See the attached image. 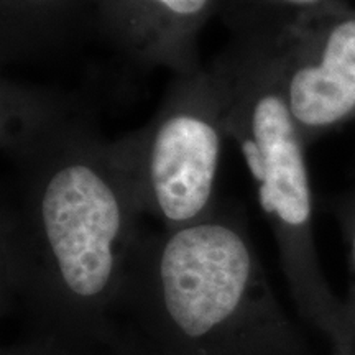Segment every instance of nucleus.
<instances>
[{
  "mask_svg": "<svg viewBox=\"0 0 355 355\" xmlns=\"http://www.w3.org/2000/svg\"><path fill=\"white\" fill-rule=\"evenodd\" d=\"M92 12L94 0H0L2 60L7 63L55 46L92 20Z\"/></svg>",
  "mask_w": 355,
  "mask_h": 355,
  "instance_id": "obj_7",
  "label": "nucleus"
},
{
  "mask_svg": "<svg viewBox=\"0 0 355 355\" xmlns=\"http://www.w3.org/2000/svg\"><path fill=\"white\" fill-rule=\"evenodd\" d=\"M227 139L209 68L175 76L144 127L110 141L141 214L163 229L204 219L217 207L222 145Z\"/></svg>",
  "mask_w": 355,
  "mask_h": 355,
  "instance_id": "obj_4",
  "label": "nucleus"
},
{
  "mask_svg": "<svg viewBox=\"0 0 355 355\" xmlns=\"http://www.w3.org/2000/svg\"><path fill=\"white\" fill-rule=\"evenodd\" d=\"M263 43L306 146L355 119V7L344 0L265 32Z\"/></svg>",
  "mask_w": 355,
  "mask_h": 355,
  "instance_id": "obj_5",
  "label": "nucleus"
},
{
  "mask_svg": "<svg viewBox=\"0 0 355 355\" xmlns=\"http://www.w3.org/2000/svg\"><path fill=\"white\" fill-rule=\"evenodd\" d=\"M105 350L107 355H165L123 321H119L114 334L105 344Z\"/></svg>",
  "mask_w": 355,
  "mask_h": 355,
  "instance_id": "obj_10",
  "label": "nucleus"
},
{
  "mask_svg": "<svg viewBox=\"0 0 355 355\" xmlns=\"http://www.w3.org/2000/svg\"><path fill=\"white\" fill-rule=\"evenodd\" d=\"M119 321L165 355H311L230 206L133 243Z\"/></svg>",
  "mask_w": 355,
  "mask_h": 355,
  "instance_id": "obj_2",
  "label": "nucleus"
},
{
  "mask_svg": "<svg viewBox=\"0 0 355 355\" xmlns=\"http://www.w3.org/2000/svg\"><path fill=\"white\" fill-rule=\"evenodd\" d=\"M331 2L339 0H217V13L235 37L272 30Z\"/></svg>",
  "mask_w": 355,
  "mask_h": 355,
  "instance_id": "obj_8",
  "label": "nucleus"
},
{
  "mask_svg": "<svg viewBox=\"0 0 355 355\" xmlns=\"http://www.w3.org/2000/svg\"><path fill=\"white\" fill-rule=\"evenodd\" d=\"M2 355H107L105 347H86L60 337L26 331V336L6 345Z\"/></svg>",
  "mask_w": 355,
  "mask_h": 355,
  "instance_id": "obj_9",
  "label": "nucleus"
},
{
  "mask_svg": "<svg viewBox=\"0 0 355 355\" xmlns=\"http://www.w3.org/2000/svg\"><path fill=\"white\" fill-rule=\"evenodd\" d=\"M350 355H355V352H354V354H350Z\"/></svg>",
  "mask_w": 355,
  "mask_h": 355,
  "instance_id": "obj_13",
  "label": "nucleus"
},
{
  "mask_svg": "<svg viewBox=\"0 0 355 355\" xmlns=\"http://www.w3.org/2000/svg\"><path fill=\"white\" fill-rule=\"evenodd\" d=\"M217 0H94L92 21L137 64L199 73L198 38Z\"/></svg>",
  "mask_w": 355,
  "mask_h": 355,
  "instance_id": "obj_6",
  "label": "nucleus"
},
{
  "mask_svg": "<svg viewBox=\"0 0 355 355\" xmlns=\"http://www.w3.org/2000/svg\"><path fill=\"white\" fill-rule=\"evenodd\" d=\"M334 214L343 229L345 243L349 247L350 263H352L355 273V189L336 202Z\"/></svg>",
  "mask_w": 355,
  "mask_h": 355,
  "instance_id": "obj_11",
  "label": "nucleus"
},
{
  "mask_svg": "<svg viewBox=\"0 0 355 355\" xmlns=\"http://www.w3.org/2000/svg\"><path fill=\"white\" fill-rule=\"evenodd\" d=\"M209 71L225 135L250 173L300 318L326 337L332 355L355 352L344 301L336 298L319 263L306 144L279 91L268 51L254 37H234Z\"/></svg>",
  "mask_w": 355,
  "mask_h": 355,
  "instance_id": "obj_3",
  "label": "nucleus"
},
{
  "mask_svg": "<svg viewBox=\"0 0 355 355\" xmlns=\"http://www.w3.org/2000/svg\"><path fill=\"white\" fill-rule=\"evenodd\" d=\"M2 206V300L28 331L105 347L141 212L110 141L66 112L15 153Z\"/></svg>",
  "mask_w": 355,
  "mask_h": 355,
  "instance_id": "obj_1",
  "label": "nucleus"
},
{
  "mask_svg": "<svg viewBox=\"0 0 355 355\" xmlns=\"http://www.w3.org/2000/svg\"><path fill=\"white\" fill-rule=\"evenodd\" d=\"M344 309H345V322H347V329L350 340H352L355 347V283L350 288L349 298L344 301Z\"/></svg>",
  "mask_w": 355,
  "mask_h": 355,
  "instance_id": "obj_12",
  "label": "nucleus"
}]
</instances>
